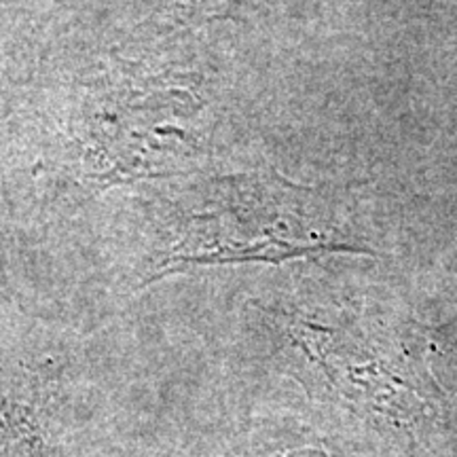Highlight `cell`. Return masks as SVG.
Listing matches in <instances>:
<instances>
[{"label": "cell", "mask_w": 457, "mask_h": 457, "mask_svg": "<svg viewBox=\"0 0 457 457\" xmlns=\"http://www.w3.org/2000/svg\"><path fill=\"white\" fill-rule=\"evenodd\" d=\"M254 457H330V455L322 449L299 447V449H279V451H271V453H262Z\"/></svg>", "instance_id": "2"}, {"label": "cell", "mask_w": 457, "mask_h": 457, "mask_svg": "<svg viewBox=\"0 0 457 457\" xmlns=\"http://www.w3.org/2000/svg\"><path fill=\"white\" fill-rule=\"evenodd\" d=\"M0 457H43V441L30 417L0 421Z\"/></svg>", "instance_id": "1"}]
</instances>
